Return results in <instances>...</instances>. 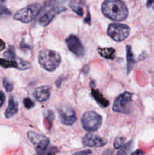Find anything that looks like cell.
Returning a JSON list of instances; mask_svg holds the SVG:
<instances>
[{"mask_svg":"<svg viewBox=\"0 0 154 155\" xmlns=\"http://www.w3.org/2000/svg\"><path fill=\"white\" fill-rule=\"evenodd\" d=\"M107 141L100 136L91 133H87L82 139V144L85 146L92 147V148H100L104 146Z\"/></svg>","mask_w":154,"mask_h":155,"instance_id":"8fae6325","label":"cell"},{"mask_svg":"<svg viewBox=\"0 0 154 155\" xmlns=\"http://www.w3.org/2000/svg\"><path fill=\"white\" fill-rule=\"evenodd\" d=\"M66 8L63 6H57V7H53L51 9L45 12L42 16L39 18V23L40 25L43 26V27H46L47 25L51 23V21L57 16L59 14L62 13V12H65Z\"/></svg>","mask_w":154,"mask_h":155,"instance_id":"30bf717a","label":"cell"},{"mask_svg":"<svg viewBox=\"0 0 154 155\" xmlns=\"http://www.w3.org/2000/svg\"><path fill=\"white\" fill-rule=\"evenodd\" d=\"M91 95L93 96V98L95 99V101H97V103L100 106H101V107H107L110 104V102H109L108 100L106 99L98 89H95L93 87L91 88Z\"/></svg>","mask_w":154,"mask_h":155,"instance_id":"9a60e30c","label":"cell"},{"mask_svg":"<svg viewBox=\"0 0 154 155\" xmlns=\"http://www.w3.org/2000/svg\"><path fill=\"white\" fill-rule=\"evenodd\" d=\"M11 15V12L5 6L0 5V18H8Z\"/></svg>","mask_w":154,"mask_h":155,"instance_id":"44dd1931","label":"cell"},{"mask_svg":"<svg viewBox=\"0 0 154 155\" xmlns=\"http://www.w3.org/2000/svg\"><path fill=\"white\" fill-rule=\"evenodd\" d=\"M130 33V28L126 24H110L107 29V34L116 42H122L128 38Z\"/></svg>","mask_w":154,"mask_h":155,"instance_id":"5b68a950","label":"cell"},{"mask_svg":"<svg viewBox=\"0 0 154 155\" xmlns=\"http://www.w3.org/2000/svg\"><path fill=\"white\" fill-rule=\"evenodd\" d=\"M126 59H127V71L128 74H129L134 67L135 63V59H134V54H133L131 47L129 45L126 46Z\"/></svg>","mask_w":154,"mask_h":155,"instance_id":"2e32d148","label":"cell"},{"mask_svg":"<svg viewBox=\"0 0 154 155\" xmlns=\"http://www.w3.org/2000/svg\"><path fill=\"white\" fill-rule=\"evenodd\" d=\"M20 46H21V48H22V49H31L32 47L30 46V45H29L28 44H27L25 42V41L24 40H22L21 42V44H20Z\"/></svg>","mask_w":154,"mask_h":155,"instance_id":"d4e9b609","label":"cell"},{"mask_svg":"<svg viewBox=\"0 0 154 155\" xmlns=\"http://www.w3.org/2000/svg\"><path fill=\"white\" fill-rule=\"evenodd\" d=\"M143 154H144V153H143V151H142L141 150H137V151H135L134 152H133L131 155H143Z\"/></svg>","mask_w":154,"mask_h":155,"instance_id":"f1b7e54d","label":"cell"},{"mask_svg":"<svg viewBox=\"0 0 154 155\" xmlns=\"http://www.w3.org/2000/svg\"><path fill=\"white\" fill-rule=\"evenodd\" d=\"M42 10V6L39 4H32L15 13L14 15V19L19 21L24 24H28L33 21L40 13Z\"/></svg>","mask_w":154,"mask_h":155,"instance_id":"3957f363","label":"cell"},{"mask_svg":"<svg viewBox=\"0 0 154 155\" xmlns=\"http://www.w3.org/2000/svg\"><path fill=\"white\" fill-rule=\"evenodd\" d=\"M103 155H112V151H106Z\"/></svg>","mask_w":154,"mask_h":155,"instance_id":"1f68e13d","label":"cell"},{"mask_svg":"<svg viewBox=\"0 0 154 155\" xmlns=\"http://www.w3.org/2000/svg\"><path fill=\"white\" fill-rule=\"evenodd\" d=\"M5 100V95L2 92H0V107L3 105Z\"/></svg>","mask_w":154,"mask_h":155,"instance_id":"4316f807","label":"cell"},{"mask_svg":"<svg viewBox=\"0 0 154 155\" xmlns=\"http://www.w3.org/2000/svg\"><path fill=\"white\" fill-rule=\"evenodd\" d=\"M125 139L124 137H122V136H119V137H117L116 139H115L114 142V148L118 149V148H120L125 145Z\"/></svg>","mask_w":154,"mask_h":155,"instance_id":"7402d4cb","label":"cell"},{"mask_svg":"<svg viewBox=\"0 0 154 155\" xmlns=\"http://www.w3.org/2000/svg\"><path fill=\"white\" fill-rule=\"evenodd\" d=\"M91 154V151L90 150H85V151H80V152H77L73 155H89Z\"/></svg>","mask_w":154,"mask_h":155,"instance_id":"484cf974","label":"cell"},{"mask_svg":"<svg viewBox=\"0 0 154 155\" xmlns=\"http://www.w3.org/2000/svg\"><path fill=\"white\" fill-rule=\"evenodd\" d=\"M51 95V88L48 86H43L37 88L33 92L35 98L40 102L47 101Z\"/></svg>","mask_w":154,"mask_h":155,"instance_id":"7c38bea8","label":"cell"},{"mask_svg":"<svg viewBox=\"0 0 154 155\" xmlns=\"http://www.w3.org/2000/svg\"><path fill=\"white\" fill-rule=\"evenodd\" d=\"M18 59L19 58H17L16 60H9V59H3L0 58V66L4 68H18L19 69V64H18Z\"/></svg>","mask_w":154,"mask_h":155,"instance_id":"ac0fdd59","label":"cell"},{"mask_svg":"<svg viewBox=\"0 0 154 155\" xmlns=\"http://www.w3.org/2000/svg\"><path fill=\"white\" fill-rule=\"evenodd\" d=\"M38 60L40 66L47 71H54L61 62V57L58 52L53 50L44 49L39 51Z\"/></svg>","mask_w":154,"mask_h":155,"instance_id":"7a4b0ae2","label":"cell"},{"mask_svg":"<svg viewBox=\"0 0 154 155\" xmlns=\"http://www.w3.org/2000/svg\"><path fill=\"white\" fill-rule=\"evenodd\" d=\"M4 56L7 59H9V60H16L17 58H18L15 55L14 48V47L11 46V45H10L8 49L4 53Z\"/></svg>","mask_w":154,"mask_h":155,"instance_id":"d6986e66","label":"cell"},{"mask_svg":"<svg viewBox=\"0 0 154 155\" xmlns=\"http://www.w3.org/2000/svg\"><path fill=\"white\" fill-rule=\"evenodd\" d=\"M66 45L70 51L78 57H82L85 50L80 39L75 35H69L65 40Z\"/></svg>","mask_w":154,"mask_h":155,"instance_id":"9c48e42d","label":"cell"},{"mask_svg":"<svg viewBox=\"0 0 154 155\" xmlns=\"http://www.w3.org/2000/svg\"><path fill=\"white\" fill-rule=\"evenodd\" d=\"M3 86L5 89L6 92H11L12 89H13V84L10 81H8L7 79H4L3 80Z\"/></svg>","mask_w":154,"mask_h":155,"instance_id":"603a6c76","label":"cell"},{"mask_svg":"<svg viewBox=\"0 0 154 155\" xmlns=\"http://www.w3.org/2000/svg\"><path fill=\"white\" fill-rule=\"evenodd\" d=\"M27 137L36 147V151L39 154H43L49 145V139L48 138L34 132H28Z\"/></svg>","mask_w":154,"mask_h":155,"instance_id":"52a82bcc","label":"cell"},{"mask_svg":"<svg viewBox=\"0 0 154 155\" xmlns=\"http://www.w3.org/2000/svg\"><path fill=\"white\" fill-rule=\"evenodd\" d=\"M153 2L154 0H147V2H146V6H147V7H150Z\"/></svg>","mask_w":154,"mask_h":155,"instance_id":"4dcf8cb0","label":"cell"},{"mask_svg":"<svg viewBox=\"0 0 154 155\" xmlns=\"http://www.w3.org/2000/svg\"><path fill=\"white\" fill-rule=\"evenodd\" d=\"M81 122L86 131L94 132L98 130L101 126L102 117L96 112L88 111L82 115Z\"/></svg>","mask_w":154,"mask_h":155,"instance_id":"277c9868","label":"cell"},{"mask_svg":"<svg viewBox=\"0 0 154 155\" xmlns=\"http://www.w3.org/2000/svg\"></svg>","mask_w":154,"mask_h":155,"instance_id":"836d02e7","label":"cell"},{"mask_svg":"<svg viewBox=\"0 0 154 155\" xmlns=\"http://www.w3.org/2000/svg\"><path fill=\"white\" fill-rule=\"evenodd\" d=\"M98 51L103 58L110 60H113L116 56V51L113 48H98Z\"/></svg>","mask_w":154,"mask_h":155,"instance_id":"e0dca14e","label":"cell"},{"mask_svg":"<svg viewBox=\"0 0 154 155\" xmlns=\"http://www.w3.org/2000/svg\"><path fill=\"white\" fill-rule=\"evenodd\" d=\"M101 10L104 16L117 22L125 21L128 15V8L122 0H105Z\"/></svg>","mask_w":154,"mask_h":155,"instance_id":"6da1fadb","label":"cell"},{"mask_svg":"<svg viewBox=\"0 0 154 155\" xmlns=\"http://www.w3.org/2000/svg\"><path fill=\"white\" fill-rule=\"evenodd\" d=\"M18 111V104L14 100V97L11 96L9 98L8 106L5 111V116L6 118H11L14 116Z\"/></svg>","mask_w":154,"mask_h":155,"instance_id":"5bb4252c","label":"cell"},{"mask_svg":"<svg viewBox=\"0 0 154 155\" xmlns=\"http://www.w3.org/2000/svg\"><path fill=\"white\" fill-rule=\"evenodd\" d=\"M60 119L63 124L66 126H72L76 121L75 112L71 107L66 105L60 106L58 109Z\"/></svg>","mask_w":154,"mask_h":155,"instance_id":"ba28073f","label":"cell"},{"mask_svg":"<svg viewBox=\"0 0 154 155\" xmlns=\"http://www.w3.org/2000/svg\"><path fill=\"white\" fill-rule=\"evenodd\" d=\"M131 101H132V94L128 92H123L115 100L113 105V110L117 113L128 114L130 111Z\"/></svg>","mask_w":154,"mask_h":155,"instance_id":"8992f818","label":"cell"},{"mask_svg":"<svg viewBox=\"0 0 154 155\" xmlns=\"http://www.w3.org/2000/svg\"><path fill=\"white\" fill-rule=\"evenodd\" d=\"M131 145H132V142H129L127 144H125L122 148H120V150L118 151L116 155H127L131 149Z\"/></svg>","mask_w":154,"mask_h":155,"instance_id":"ffe728a7","label":"cell"},{"mask_svg":"<svg viewBox=\"0 0 154 155\" xmlns=\"http://www.w3.org/2000/svg\"><path fill=\"white\" fill-rule=\"evenodd\" d=\"M85 22L87 23V24H91V16H90V12H89V9H87V15H86V18H85Z\"/></svg>","mask_w":154,"mask_h":155,"instance_id":"83f0119b","label":"cell"},{"mask_svg":"<svg viewBox=\"0 0 154 155\" xmlns=\"http://www.w3.org/2000/svg\"><path fill=\"white\" fill-rule=\"evenodd\" d=\"M6 0H0V2H5Z\"/></svg>","mask_w":154,"mask_h":155,"instance_id":"d6a6232c","label":"cell"},{"mask_svg":"<svg viewBox=\"0 0 154 155\" xmlns=\"http://www.w3.org/2000/svg\"><path fill=\"white\" fill-rule=\"evenodd\" d=\"M24 107H25L27 109H31L35 106V103L29 98H24Z\"/></svg>","mask_w":154,"mask_h":155,"instance_id":"cb8c5ba5","label":"cell"},{"mask_svg":"<svg viewBox=\"0 0 154 155\" xmlns=\"http://www.w3.org/2000/svg\"><path fill=\"white\" fill-rule=\"evenodd\" d=\"M5 48V43L0 39V51H2Z\"/></svg>","mask_w":154,"mask_h":155,"instance_id":"f546056e","label":"cell"},{"mask_svg":"<svg viewBox=\"0 0 154 155\" xmlns=\"http://www.w3.org/2000/svg\"><path fill=\"white\" fill-rule=\"evenodd\" d=\"M69 5L71 9L77 15L83 17L85 7V0H71L69 2Z\"/></svg>","mask_w":154,"mask_h":155,"instance_id":"4fadbf2b","label":"cell"}]
</instances>
